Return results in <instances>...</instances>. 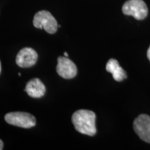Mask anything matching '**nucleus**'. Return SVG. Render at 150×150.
<instances>
[{"label": "nucleus", "mask_w": 150, "mask_h": 150, "mask_svg": "<svg viewBox=\"0 0 150 150\" xmlns=\"http://www.w3.org/2000/svg\"><path fill=\"white\" fill-rule=\"evenodd\" d=\"M95 120L96 115L95 112L84 109L76 110L72 117V122L75 129L81 134L90 136L96 134Z\"/></svg>", "instance_id": "nucleus-1"}, {"label": "nucleus", "mask_w": 150, "mask_h": 150, "mask_svg": "<svg viewBox=\"0 0 150 150\" xmlns=\"http://www.w3.org/2000/svg\"><path fill=\"white\" fill-rule=\"evenodd\" d=\"M33 26L38 29H44L47 32L53 34L57 31V22L49 11H40L35 15L33 21Z\"/></svg>", "instance_id": "nucleus-2"}, {"label": "nucleus", "mask_w": 150, "mask_h": 150, "mask_svg": "<svg viewBox=\"0 0 150 150\" xmlns=\"http://www.w3.org/2000/svg\"><path fill=\"white\" fill-rule=\"evenodd\" d=\"M5 120L9 125L29 129L34 127L36 120L31 114L24 112H13L5 115Z\"/></svg>", "instance_id": "nucleus-3"}, {"label": "nucleus", "mask_w": 150, "mask_h": 150, "mask_svg": "<svg viewBox=\"0 0 150 150\" xmlns=\"http://www.w3.org/2000/svg\"><path fill=\"white\" fill-rule=\"evenodd\" d=\"M122 12L127 16H131L136 20H144L148 14L146 4L142 0H128L124 4Z\"/></svg>", "instance_id": "nucleus-4"}, {"label": "nucleus", "mask_w": 150, "mask_h": 150, "mask_svg": "<svg viewBox=\"0 0 150 150\" xmlns=\"http://www.w3.org/2000/svg\"><path fill=\"white\" fill-rule=\"evenodd\" d=\"M134 129L140 139L150 143V116L141 114L134 122Z\"/></svg>", "instance_id": "nucleus-5"}, {"label": "nucleus", "mask_w": 150, "mask_h": 150, "mask_svg": "<svg viewBox=\"0 0 150 150\" xmlns=\"http://www.w3.org/2000/svg\"><path fill=\"white\" fill-rule=\"evenodd\" d=\"M56 71L60 76L66 79L74 78L77 74V68L76 65L66 56H60L58 58Z\"/></svg>", "instance_id": "nucleus-6"}, {"label": "nucleus", "mask_w": 150, "mask_h": 150, "mask_svg": "<svg viewBox=\"0 0 150 150\" xmlns=\"http://www.w3.org/2000/svg\"><path fill=\"white\" fill-rule=\"evenodd\" d=\"M38 60V54L32 48L24 47L20 50L16 56V63L19 67H30L35 64Z\"/></svg>", "instance_id": "nucleus-7"}, {"label": "nucleus", "mask_w": 150, "mask_h": 150, "mask_svg": "<svg viewBox=\"0 0 150 150\" xmlns=\"http://www.w3.org/2000/svg\"><path fill=\"white\" fill-rule=\"evenodd\" d=\"M24 91L30 97L33 98H40L44 96L46 88L42 82L39 79L35 78L28 82Z\"/></svg>", "instance_id": "nucleus-8"}, {"label": "nucleus", "mask_w": 150, "mask_h": 150, "mask_svg": "<svg viewBox=\"0 0 150 150\" xmlns=\"http://www.w3.org/2000/svg\"><path fill=\"white\" fill-rule=\"evenodd\" d=\"M106 69L107 72L111 73L112 77L116 81H122L127 77V73L123 70L122 67L120 66L117 60L114 59H110L108 61Z\"/></svg>", "instance_id": "nucleus-9"}, {"label": "nucleus", "mask_w": 150, "mask_h": 150, "mask_svg": "<svg viewBox=\"0 0 150 150\" xmlns=\"http://www.w3.org/2000/svg\"><path fill=\"white\" fill-rule=\"evenodd\" d=\"M3 148H4V143H3L2 140H0V150L3 149Z\"/></svg>", "instance_id": "nucleus-10"}, {"label": "nucleus", "mask_w": 150, "mask_h": 150, "mask_svg": "<svg viewBox=\"0 0 150 150\" xmlns=\"http://www.w3.org/2000/svg\"><path fill=\"white\" fill-rule=\"evenodd\" d=\"M147 58H148V59H149V61H150V47H149V49H148V50H147Z\"/></svg>", "instance_id": "nucleus-11"}, {"label": "nucleus", "mask_w": 150, "mask_h": 150, "mask_svg": "<svg viewBox=\"0 0 150 150\" xmlns=\"http://www.w3.org/2000/svg\"><path fill=\"white\" fill-rule=\"evenodd\" d=\"M64 56H66V57H68V54H67V52H65V53H64Z\"/></svg>", "instance_id": "nucleus-12"}, {"label": "nucleus", "mask_w": 150, "mask_h": 150, "mask_svg": "<svg viewBox=\"0 0 150 150\" xmlns=\"http://www.w3.org/2000/svg\"><path fill=\"white\" fill-rule=\"evenodd\" d=\"M18 76H21V73H18Z\"/></svg>", "instance_id": "nucleus-13"}, {"label": "nucleus", "mask_w": 150, "mask_h": 150, "mask_svg": "<svg viewBox=\"0 0 150 150\" xmlns=\"http://www.w3.org/2000/svg\"><path fill=\"white\" fill-rule=\"evenodd\" d=\"M0 72H1V63H0Z\"/></svg>", "instance_id": "nucleus-14"}]
</instances>
